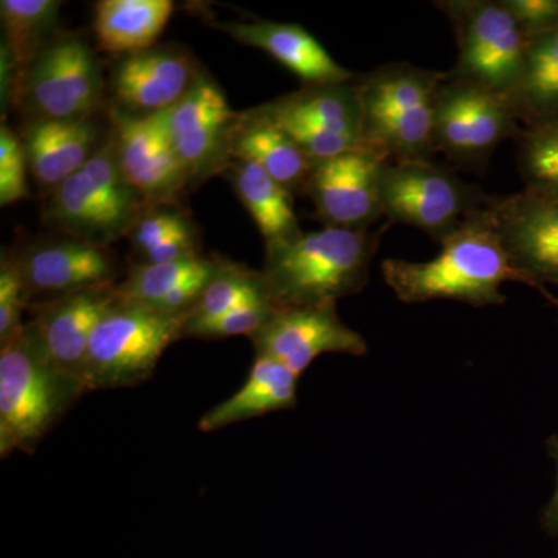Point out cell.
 I'll list each match as a JSON object with an SVG mask.
<instances>
[{
    "mask_svg": "<svg viewBox=\"0 0 558 558\" xmlns=\"http://www.w3.org/2000/svg\"><path fill=\"white\" fill-rule=\"evenodd\" d=\"M27 154L20 135L2 124L0 128V205L28 197Z\"/></svg>",
    "mask_w": 558,
    "mask_h": 558,
    "instance_id": "obj_32",
    "label": "cell"
},
{
    "mask_svg": "<svg viewBox=\"0 0 558 558\" xmlns=\"http://www.w3.org/2000/svg\"><path fill=\"white\" fill-rule=\"evenodd\" d=\"M230 156L259 165L292 196L304 194L315 165L259 106L238 113Z\"/></svg>",
    "mask_w": 558,
    "mask_h": 558,
    "instance_id": "obj_21",
    "label": "cell"
},
{
    "mask_svg": "<svg viewBox=\"0 0 558 558\" xmlns=\"http://www.w3.org/2000/svg\"><path fill=\"white\" fill-rule=\"evenodd\" d=\"M146 209L124 178L108 137L76 174L51 190L44 219L68 238L108 248L130 236Z\"/></svg>",
    "mask_w": 558,
    "mask_h": 558,
    "instance_id": "obj_5",
    "label": "cell"
},
{
    "mask_svg": "<svg viewBox=\"0 0 558 558\" xmlns=\"http://www.w3.org/2000/svg\"><path fill=\"white\" fill-rule=\"evenodd\" d=\"M337 303L286 307L250 337L256 355H266L301 376L315 359L325 354L362 357L368 343L337 314Z\"/></svg>",
    "mask_w": 558,
    "mask_h": 558,
    "instance_id": "obj_17",
    "label": "cell"
},
{
    "mask_svg": "<svg viewBox=\"0 0 558 558\" xmlns=\"http://www.w3.org/2000/svg\"><path fill=\"white\" fill-rule=\"evenodd\" d=\"M28 310L24 286L9 255L0 263V347L16 339L24 329V311Z\"/></svg>",
    "mask_w": 558,
    "mask_h": 558,
    "instance_id": "obj_33",
    "label": "cell"
},
{
    "mask_svg": "<svg viewBox=\"0 0 558 558\" xmlns=\"http://www.w3.org/2000/svg\"><path fill=\"white\" fill-rule=\"evenodd\" d=\"M190 314H168L117 300L92 333L84 391L131 388L153 377L157 363L182 330Z\"/></svg>",
    "mask_w": 558,
    "mask_h": 558,
    "instance_id": "obj_6",
    "label": "cell"
},
{
    "mask_svg": "<svg viewBox=\"0 0 558 558\" xmlns=\"http://www.w3.org/2000/svg\"><path fill=\"white\" fill-rule=\"evenodd\" d=\"M161 116L189 174L190 189L222 174L231 160V134L238 112L205 70L185 98Z\"/></svg>",
    "mask_w": 558,
    "mask_h": 558,
    "instance_id": "obj_13",
    "label": "cell"
},
{
    "mask_svg": "<svg viewBox=\"0 0 558 558\" xmlns=\"http://www.w3.org/2000/svg\"><path fill=\"white\" fill-rule=\"evenodd\" d=\"M220 260L202 255L174 263L135 264L124 281L116 286L117 300L150 306L180 286L213 278Z\"/></svg>",
    "mask_w": 558,
    "mask_h": 558,
    "instance_id": "obj_28",
    "label": "cell"
},
{
    "mask_svg": "<svg viewBox=\"0 0 558 558\" xmlns=\"http://www.w3.org/2000/svg\"><path fill=\"white\" fill-rule=\"evenodd\" d=\"M202 70L193 54L178 46L123 54L110 72L112 108L132 116L165 112L193 89Z\"/></svg>",
    "mask_w": 558,
    "mask_h": 558,
    "instance_id": "obj_18",
    "label": "cell"
},
{
    "mask_svg": "<svg viewBox=\"0 0 558 558\" xmlns=\"http://www.w3.org/2000/svg\"><path fill=\"white\" fill-rule=\"evenodd\" d=\"M444 76L410 62H389L359 76L363 145L388 161L432 160L436 97Z\"/></svg>",
    "mask_w": 558,
    "mask_h": 558,
    "instance_id": "obj_3",
    "label": "cell"
},
{
    "mask_svg": "<svg viewBox=\"0 0 558 558\" xmlns=\"http://www.w3.org/2000/svg\"><path fill=\"white\" fill-rule=\"evenodd\" d=\"M523 130L558 121V31L529 38L523 70L508 97Z\"/></svg>",
    "mask_w": 558,
    "mask_h": 558,
    "instance_id": "obj_26",
    "label": "cell"
},
{
    "mask_svg": "<svg viewBox=\"0 0 558 558\" xmlns=\"http://www.w3.org/2000/svg\"><path fill=\"white\" fill-rule=\"evenodd\" d=\"M84 395L78 381L60 373L32 330L0 347V457L35 453L40 440Z\"/></svg>",
    "mask_w": 558,
    "mask_h": 558,
    "instance_id": "obj_4",
    "label": "cell"
},
{
    "mask_svg": "<svg viewBox=\"0 0 558 558\" xmlns=\"http://www.w3.org/2000/svg\"><path fill=\"white\" fill-rule=\"evenodd\" d=\"M197 256H202L199 238L191 222L138 255V264L174 263V260L197 258Z\"/></svg>",
    "mask_w": 558,
    "mask_h": 558,
    "instance_id": "obj_36",
    "label": "cell"
},
{
    "mask_svg": "<svg viewBox=\"0 0 558 558\" xmlns=\"http://www.w3.org/2000/svg\"><path fill=\"white\" fill-rule=\"evenodd\" d=\"M101 64L78 35H54L17 70L10 101L31 121L90 120L105 102Z\"/></svg>",
    "mask_w": 558,
    "mask_h": 558,
    "instance_id": "obj_7",
    "label": "cell"
},
{
    "mask_svg": "<svg viewBox=\"0 0 558 558\" xmlns=\"http://www.w3.org/2000/svg\"><path fill=\"white\" fill-rule=\"evenodd\" d=\"M28 172L40 185L57 189L76 174L100 148V128L90 120L31 121L22 132Z\"/></svg>",
    "mask_w": 558,
    "mask_h": 558,
    "instance_id": "obj_22",
    "label": "cell"
},
{
    "mask_svg": "<svg viewBox=\"0 0 558 558\" xmlns=\"http://www.w3.org/2000/svg\"><path fill=\"white\" fill-rule=\"evenodd\" d=\"M381 154L362 145L332 159L315 161L306 194L319 222L337 229L369 230L381 215Z\"/></svg>",
    "mask_w": 558,
    "mask_h": 558,
    "instance_id": "obj_16",
    "label": "cell"
},
{
    "mask_svg": "<svg viewBox=\"0 0 558 558\" xmlns=\"http://www.w3.org/2000/svg\"><path fill=\"white\" fill-rule=\"evenodd\" d=\"M220 175L233 186L242 205L255 220L266 241V250L290 244L304 233L293 211L292 194L259 165L231 159Z\"/></svg>",
    "mask_w": 558,
    "mask_h": 558,
    "instance_id": "obj_24",
    "label": "cell"
},
{
    "mask_svg": "<svg viewBox=\"0 0 558 558\" xmlns=\"http://www.w3.org/2000/svg\"><path fill=\"white\" fill-rule=\"evenodd\" d=\"M549 457L556 462V490H554L553 498L549 499L548 505L545 506L542 512V523L546 532H549L553 537L558 538V435H553L546 440Z\"/></svg>",
    "mask_w": 558,
    "mask_h": 558,
    "instance_id": "obj_37",
    "label": "cell"
},
{
    "mask_svg": "<svg viewBox=\"0 0 558 558\" xmlns=\"http://www.w3.org/2000/svg\"><path fill=\"white\" fill-rule=\"evenodd\" d=\"M379 194L387 227L407 223L439 244L488 199L478 186L432 160L387 161Z\"/></svg>",
    "mask_w": 558,
    "mask_h": 558,
    "instance_id": "obj_9",
    "label": "cell"
},
{
    "mask_svg": "<svg viewBox=\"0 0 558 558\" xmlns=\"http://www.w3.org/2000/svg\"><path fill=\"white\" fill-rule=\"evenodd\" d=\"M175 208L179 207L146 209L145 215L140 218L137 226L128 236L135 250V255H142L146 250L154 247L157 242L191 223L189 216L182 215L180 209Z\"/></svg>",
    "mask_w": 558,
    "mask_h": 558,
    "instance_id": "obj_34",
    "label": "cell"
},
{
    "mask_svg": "<svg viewBox=\"0 0 558 558\" xmlns=\"http://www.w3.org/2000/svg\"><path fill=\"white\" fill-rule=\"evenodd\" d=\"M62 2L58 0H2L0 20L11 58L17 70L27 65L54 35Z\"/></svg>",
    "mask_w": 558,
    "mask_h": 558,
    "instance_id": "obj_27",
    "label": "cell"
},
{
    "mask_svg": "<svg viewBox=\"0 0 558 558\" xmlns=\"http://www.w3.org/2000/svg\"><path fill=\"white\" fill-rule=\"evenodd\" d=\"M116 301V286L83 290L28 307L33 318L25 325L51 365L83 387L92 333Z\"/></svg>",
    "mask_w": 558,
    "mask_h": 558,
    "instance_id": "obj_19",
    "label": "cell"
},
{
    "mask_svg": "<svg viewBox=\"0 0 558 558\" xmlns=\"http://www.w3.org/2000/svg\"><path fill=\"white\" fill-rule=\"evenodd\" d=\"M502 248L524 284L539 290L558 288V201L524 190L510 196L488 197Z\"/></svg>",
    "mask_w": 558,
    "mask_h": 558,
    "instance_id": "obj_15",
    "label": "cell"
},
{
    "mask_svg": "<svg viewBox=\"0 0 558 558\" xmlns=\"http://www.w3.org/2000/svg\"><path fill=\"white\" fill-rule=\"evenodd\" d=\"M299 379L277 360L256 355L242 388L202 416L201 432H216L274 411L295 409Z\"/></svg>",
    "mask_w": 558,
    "mask_h": 558,
    "instance_id": "obj_23",
    "label": "cell"
},
{
    "mask_svg": "<svg viewBox=\"0 0 558 558\" xmlns=\"http://www.w3.org/2000/svg\"><path fill=\"white\" fill-rule=\"evenodd\" d=\"M9 256L20 274L28 307L119 284L116 256L106 247L73 238L36 242Z\"/></svg>",
    "mask_w": 558,
    "mask_h": 558,
    "instance_id": "obj_14",
    "label": "cell"
},
{
    "mask_svg": "<svg viewBox=\"0 0 558 558\" xmlns=\"http://www.w3.org/2000/svg\"><path fill=\"white\" fill-rule=\"evenodd\" d=\"M213 27L242 46L269 53L279 64L295 73L306 84H340L357 75L341 68L325 47L299 24H279L266 20L216 21Z\"/></svg>",
    "mask_w": 558,
    "mask_h": 558,
    "instance_id": "obj_20",
    "label": "cell"
},
{
    "mask_svg": "<svg viewBox=\"0 0 558 558\" xmlns=\"http://www.w3.org/2000/svg\"><path fill=\"white\" fill-rule=\"evenodd\" d=\"M521 131L508 98L446 73L436 97V153L480 174L487 170L499 143L519 138Z\"/></svg>",
    "mask_w": 558,
    "mask_h": 558,
    "instance_id": "obj_10",
    "label": "cell"
},
{
    "mask_svg": "<svg viewBox=\"0 0 558 558\" xmlns=\"http://www.w3.org/2000/svg\"><path fill=\"white\" fill-rule=\"evenodd\" d=\"M380 233L325 227L290 244L266 250L260 270L277 310L337 303L369 282Z\"/></svg>",
    "mask_w": 558,
    "mask_h": 558,
    "instance_id": "obj_2",
    "label": "cell"
},
{
    "mask_svg": "<svg viewBox=\"0 0 558 558\" xmlns=\"http://www.w3.org/2000/svg\"><path fill=\"white\" fill-rule=\"evenodd\" d=\"M260 300L270 301L263 274L222 259L215 277L209 279L201 299L191 310L189 322L216 318L242 304Z\"/></svg>",
    "mask_w": 558,
    "mask_h": 558,
    "instance_id": "obj_29",
    "label": "cell"
},
{
    "mask_svg": "<svg viewBox=\"0 0 558 558\" xmlns=\"http://www.w3.org/2000/svg\"><path fill=\"white\" fill-rule=\"evenodd\" d=\"M458 43V61L447 72L508 98L523 70L529 38L502 0H444Z\"/></svg>",
    "mask_w": 558,
    "mask_h": 558,
    "instance_id": "obj_8",
    "label": "cell"
},
{
    "mask_svg": "<svg viewBox=\"0 0 558 558\" xmlns=\"http://www.w3.org/2000/svg\"><path fill=\"white\" fill-rule=\"evenodd\" d=\"M527 38L558 31V0H502Z\"/></svg>",
    "mask_w": 558,
    "mask_h": 558,
    "instance_id": "obj_35",
    "label": "cell"
},
{
    "mask_svg": "<svg viewBox=\"0 0 558 558\" xmlns=\"http://www.w3.org/2000/svg\"><path fill=\"white\" fill-rule=\"evenodd\" d=\"M259 108L311 160L332 159L363 145L359 76L349 83L306 84Z\"/></svg>",
    "mask_w": 558,
    "mask_h": 558,
    "instance_id": "obj_11",
    "label": "cell"
},
{
    "mask_svg": "<svg viewBox=\"0 0 558 558\" xmlns=\"http://www.w3.org/2000/svg\"><path fill=\"white\" fill-rule=\"evenodd\" d=\"M277 311L269 300L253 301L216 318L186 322L182 339L216 340L233 336H247L250 339L270 322Z\"/></svg>",
    "mask_w": 558,
    "mask_h": 558,
    "instance_id": "obj_31",
    "label": "cell"
},
{
    "mask_svg": "<svg viewBox=\"0 0 558 558\" xmlns=\"http://www.w3.org/2000/svg\"><path fill=\"white\" fill-rule=\"evenodd\" d=\"M440 247L439 255L427 263H381L385 282L402 303L453 300L476 307L501 306L506 303L501 286L524 282L502 248L487 202L440 242Z\"/></svg>",
    "mask_w": 558,
    "mask_h": 558,
    "instance_id": "obj_1",
    "label": "cell"
},
{
    "mask_svg": "<svg viewBox=\"0 0 558 558\" xmlns=\"http://www.w3.org/2000/svg\"><path fill=\"white\" fill-rule=\"evenodd\" d=\"M109 121L121 171L146 208L179 207L190 180L161 112L132 116L110 108Z\"/></svg>",
    "mask_w": 558,
    "mask_h": 558,
    "instance_id": "obj_12",
    "label": "cell"
},
{
    "mask_svg": "<svg viewBox=\"0 0 558 558\" xmlns=\"http://www.w3.org/2000/svg\"><path fill=\"white\" fill-rule=\"evenodd\" d=\"M515 142L517 165L524 190L558 201V121L523 130Z\"/></svg>",
    "mask_w": 558,
    "mask_h": 558,
    "instance_id": "obj_30",
    "label": "cell"
},
{
    "mask_svg": "<svg viewBox=\"0 0 558 558\" xmlns=\"http://www.w3.org/2000/svg\"><path fill=\"white\" fill-rule=\"evenodd\" d=\"M171 0H101L94 7V33L109 53L131 54L154 47L170 21Z\"/></svg>",
    "mask_w": 558,
    "mask_h": 558,
    "instance_id": "obj_25",
    "label": "cell"
}]
</instances>
